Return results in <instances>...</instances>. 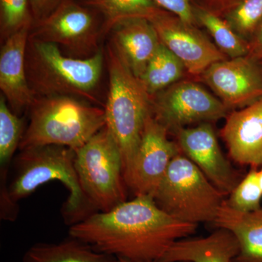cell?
<instances>
[{
	"mask_svg": "<svg viewBox=\"0 0 262 262\" xmlns=\"http://www.w3.org/2000/svg\"><path fill=\"white\" fill-rule=\"evenodd\" d=\"M198 226L165 213L152 196L139 195L89 215L71 226L69 233L127 262H158L176 241L195 233Z\"/></svg>",
	"mask_w": 262,
	"mask_h": 262,
	"instance_id": "1",
	"label": "cell"
},
{
	"mask_svg": "<svg viewBox=\"0 0 262 262\" xmlns=\"http://www.w3.org/2000/svg\"><path fill=\"white\" fill-rule=\"evenodd\" d=\"M19 149L58 145L77 151L106 125L104 108L72 96L36 97Z\"/></svg>",
	"mask_w": 262,
	"mask_h": 262,
	"instance_id": "2",
	"label": "cell"
},
{
	"mask_svg": "<svg viewBox=\"0 0 262 262\" xmlns=\"http://www.w3.org/2000/svg\"><path fill=\"white\" fill-rule=\"evenodd\" d=\"M76 151L67 146L46 145L20 150L13 160V174L7 189L15 203L53 181L62 183L70 192L62 208L68 225L94 214L80 187L75 168Z\"/></svg>",
	"mask_w": 262,
	"mask_h": 262,
	"instance_id": "3",
	"label": "cell"
},
{
	"mask_svg": "<svg viewBox=\"0 0 262 262\" xmlns=\"http://www.w3.org/2000/svg\"><path fill=\"white\" fill-rule=\"evenodd\" d=\"M103 52L89 58L67 56L53 43L29 34L26 69L31 89L36 97L67 96L96 102L95 90L102 74Z\"/></svg>",
	"mask_w": 262,
	"mask_h": 262,
	"instance_id": "4",
	"label": "cell"
},
{
	"mask_svg": "<svg viewBox=\"0 0 262 262\" xmlns=\"http://www.w3.org/2000/svg\"><path fill=\"white\" fill-rule=\"evenodd\" d=\"M108 67L110 88L104 108L106 125L121 150L125 180L139 147L146 119L152 114L151 96L113 47L108 48Z\"/></svg>",
	"mask_w": 262,
	"mask_h": 262,
	"instance_id": "5",
	"label": "cell"
},
{
	"mask_svg": "<svg viewBox=\"0 0 262 262\" xmlns=\"http://www.w3.org/2000/svg\"><path fill=\"white\" fill-rule=\"evenodd\" d=\"M75 168L95 213L110 211L127 201L122 151L106 125L76 151Z\"/></svg>",
	"mask_w": 262,
	"mask_h": 262,
	"instance_id": "6",
	"label": "cell"
},
{
	"mask_svg": "<svg viewBox=\"0 0 262 262\" xmlns=\"http://www.w3.org/2000/svg\"><path fill=\"white\" fill-rule=\"evenodd\" d=\"M225 196L180 153L172 160L153 198L173 218L198 225L214 222Z\"/></svg>",
	"mask_w": 262,
	"mask_h": 262,
	"instance_id": "7",
	"label": "cell"
},
{
	"mask_svg": "<svg viewBox=\"0 0 262 262\" xmlns=\"http://www.w3.org/2000/svg\"><path fill=\"white\" fill-rule=\"evenodd\" d=\"M104 32V19L82 1L64 0L47 18L34 24L30 35L62 47L74 58L94 56Z\"/></svg>",
	"mask_w": 262,
	"mask_h": 262,
	"instance_id": "8",
	"label": "cell"
},
{
	"mask_svg": "<svg viewBox=\"0 0 262 262\" xmlns=\"http://www.w3.org/2000/svg\"><path fill=\"white\" fill-rule=\"evenodd\" d=\"M153 117L174 134L192 124L226 118L229 111L220 98L192 80H180L151 97Z\"/></svg>",
	"mask_w": 262,
	"mask_h": 262,
	"instance_id": "9",
	"label": "cell"
},
{
	"mask_svg": "<svg viewBox=\"0 0 262 262\" xmlns=\"http://www.w3.org/2000/svg\"><path fill=\"white\" fill-rule=\"evenodd\" d=\"M148 20L158 33L160 42L182 62L189 75L201 77L213 63L228 59L196 26L160 9Z\"/></svg>",
	"mask_w": 262,
	"mask_h": 262,
	"instance_id": "10",
	"label": "cell"
},
{
	"mask_svg": "<svg viewBox=\"0 0 262 262\" xmlns=\"http://www.w3.org/2000/svg\"><path fill=\"white\" fill-rule=\"evenodd\" d=\"M168 134L152 114L147 117L132 166L125 179L127 187L135 196L153 198L172 160L182 153L177 141L168 139Z\"/></svg>",
	"mask_w": 262,
	"mask_h": 262,
	"instance_id": "11",
	"label": "cell"
},
{
	"mask_svg": "<svg viewBox=\"0 0 262 262\" xmlns=\"http://www.w3.org/2000/svg\"><path fill=\"white\" fill-rule=\"evenodd\" d=\"M200 77L229 111L262 98V63L248 56L216 62Z\"/></svg>",
	"mask_w": 262,
	"mask_h": 262,
	"instance_id": "12",
	"label": "cell"
},
{
	"mask_svg": "<svg viewBox=\"0 0 262 262\" xmlns=\"http://www.w3.org/2000/svg\"><path fill=\"white\" fill-rule=\"evenodd\" d=\"M173 134L181 152L221 192L226 196L230 194L243 178L222 152L211 124L184 127Z\"/></svg>",
	"mask_w": 262,
	"mask_h": 262,
	"instance_id": "13",
	"label": "cell"
},
{
	"mask_svg": "<svg viewBox=\"0 0 262 262\" xmlns=\"http://www.w3.org/2000/svg\"><path fill=\"white\" fill-rule=\"evenodd\" d=\"M220 134L234 162L251 168L261 167L262 98L229 112Z\"/></svg>",
	"mask_w": 262,
	"mask_h": 262,
	"instance_id": "14",
	"label": "cell"
},
{
	"mask_svg": "<svg viewBox=\"0 0 262 262\" xmlns=\"http://www.w3.org/2000/svg\"><path fill=\"white\" fill-rule=\"evenodd\" d=\"M31 29H24L4 40L0 51V89L16 115L29 110L36 96L26 69V53Z\"/></svg>",
	"mask_w": 262,
	"mask_h": 262,
	"instance_id": "15",
	"label": "cell"
},
{
	"mask_svg": "<svg viewBox=\"0 0 262 262\" xmlns=\"http://www.w3.org/2000/svg\"><path fill=\"white\" fill-rule=\"evenodd\" d=\"M110 32L117 56L140 78L161 44L155 27L147 18H130L120 20Z\"/></svg>",
	"mask_w": 262,
	"mask_h": 262,
	"instance_id": "16",
	"label": "cell"
},
{
	"mask_svg": "<svg viewBox=\"0 0 262 262\" xmlns=\"http://www.w3.org/2000/svg\"><path fill=\"white\" fill-rule=\"evenodd\" d=\"M238 241L232 232L219 228L207 237L179 239L158 262H232L238 256Z\"/></svg>",
	"mask_w": 262,
	"mask_h": 262,
	"instance_id": "17",
	"label": "cell"
},
{
	"mask_svg": "<svg viewBox=\"0 0 262 262\" xmlns=\"http://www.w3.org/2000/svg\"><path fill=\"white\" fill-rule=\"evenodd\" d=\"M213 225L232 232L238 241L239 253L234 262H262V207L243 213L225 201Z\"/></svg>",
	"mask_w": 262,
	"mask_h": 262,
	"instance_id": "18",
	"label": "cell"
},
{
	"mask_svg": "<svg viewBox=\"0 0 262 262\" xmlns=\"http://www.w3.org/2000/svg\"><path fill=\"white\" fill-rule=\"evenodd\" d=\"M118 258L98 252L89 244L70 237L58 244H37L29 248L23 262H117Z\"/></svg>",
	"mask_w": 262,
	"mask_h": 262,
	"instance_id": "19",
	"label": "cell"
},
{
	"mask_svg": "<svg viewBox=\"0 0 262 262\" xmlns=\"http://www.w3.org/2000/svg\"><path fill=\"white\" fill-rule=\"evenodd\" d=\"M185 72L182 62L161 43L139 79L152 97L182 80Z\"/></svg>",
	"mask_w": 262,
	"mask_h": 262,
	"instance_id": "20",
	"label": "cell"
},
{
	"mask_svg": "<svg viewBox=\"0 0 262 262\" xmlns=\"http://www.w3.org/2000/svg\"><path fill=\"white\" fill-rule=\"evenodd\" d=\"M194 13L198 25L208 31L215 46L227 58L248 56V42L239 37L225 19L194 5Z\"/></svg>",
	"mask_w": 262,
	"mask_h": 262,
	"instance_id": "21",
	"label": "cell"
},
{
	"mask_svg": "<svg viewBox=\"0 0 262 262\" xmlns=\"http://www.w3.org/2000/svg\"><path fill=\"white\" fill-rule=\"evenodd\" d=\"M104 19V32L120 20L130 18H149L161 9L151 0H84Z\"/></svg>",
	"mask_w": 262,
	"mask_h": 262,
	"instance_id": "22",
	"label": "cell"
},
{
	"mask_svg": "<svg viewBox=\"0 0 262 262\" xmlns=\"http://www.w3.org/2000/svg\"><path fill=\"white\" fill-rule=\"evenodd\" d=\"M23 119L10 108L4 96L0 97V165L1 169H8L14 159L16 149H19L23 137Z\"/></svg>",
	"mask_w": 262,
	"mask_h": 262,
	"instance_id": "23",
	"label": "cell"
},
{
	"mask_svg": "<svg viewBox=\"0 0 262 262\" xmlns=\"http://www.w3.org/2000/svg\"><path fill=\"white\" fill-rule=\"evenodd\" d=\"M229 195L225 203L236 211L248 213L261 208L262 189L258 168H251Z\"/></svg>",
	"mask_w": 262,
	"mask_h": 262,
	"instance_id": "24",
	"label": "cell"
},
{
	"mask_svg": "<svg viewBox=\"0 0 262 262\" xmlns=\"http://www.w3.org/2000/svg\"><path fill=\"white\" fill-rule=\"evenodd\" d=\"M223 18L248 42L262 22V0H243Z\"/></svg>",
	"mask_w": 262,
	"mask_h": 262,
	"instance_id": "25",
	"label": "cell"
},
{
	"mask_svg": "<svg viewBox=\"0 0 262 262\" xmlns=\"http://www.w3.org/2000/svg\"><path fill=\"white\" fill-rule=\"evenodd\" d=\"M34 20L29 0H0V32L2 39L24 29H32Z\"/></svg>",
	"mask_w": 262,
	"mask_h": 262,
	"instance_id": "26",
	"label": "cell"
},
{
	"mask_svg": "<svg viewBox=\"0 0 262 262\" xmlns=\"http://www.w3.org/2000/svg\"><path fill=\"white\" fill-rule=\"evenodd\" d=\"M157 6L169 13H173L183 21L196 26L192 0H151Z\"/></svg>",
	"mask_w": 262,
	"mask_h": 262,
	"instance_id": "27",
	"label": "cell"
},
{
	"mask_svg": "<svg viewBox=\"0 0 262 262\" xmlns=\"http://www.w3.org/2000/svg\"><path fill=\"white\" fill-rule=\"evenodd\" d=\"M1 187H0V216L2 220L14 222L18 214V203L12 200L7 189L8 171L1 170Z\"/></svg>",
	"mask_w": 262,
	"mask_h": 262,
	"instance_id": "28",
	"label": "cell"
},
{
	"mask_svg": "<svg viewBox=\"0 0 262 262\" xmlns=\"http://www.w3.org/2000/svg\"><path fill=\"white\" fill-rule=\"evenodd\" d=\"M64 0H29L34 25L47 18Z\"/></svg>",
	"mask_w": 262,
	"mask_h": 262,
	"instance_id": "29",
	"label": "cell"
},
{
	"mask_svg": "<svg viewBox=\"0 0 262 262\" xmlns=\"http://www.w3.org/2000/svg\"><path fill=\"white\" fill-rule=\"evenodd\" d=\"M248 56L256 61H262V22L248 41Z\"/></svg>",
	"mask_w": 262,
	"mask_h": 262,
	"instance_id": "30",
	"label": "cell"
},
{
	"mask_svg": "<svg viewBox=\"0 0 262 262\" xmlns=\"http://www.w3.org/2000/svg\"><path fill=\"white\" fill-rule=\"evenodd\" d=\"M221 3L228 5V6L234 7L239 4L243 0H219Z\"/></svg>",
	"mask_w": 262,
	"mask_h": 262,
	"instance_id": "31",
	"label": "cell"
},
{
	"mask_svg": "<svg viewBox=\"0 0 262 262\" xmlns=\"http://www.w3.org/2000/svg\"><path fill=\"white\" fill-rule=\"evenodd\" d=\"M258 179H259L260 185L262 189V166L260 170H258Z\"/></svg>",
	"mask_w": 262,
	"mask_h": 262,
	"instance_id": "32",
	"label": "cell"
},
{
	"mask_svg": "<svg viewBox=\"0 0 262 262\" xmlns=\"http://www.w3.org/2000/svg\"><path fill=\"white\" fill-rule=\"evenodd\" d=\"M119 259L121 260V261H122V262H127V261H125V260L121 259V258H119ZM182 262H189V261H182Z\"/></svg>",
	"mask_w": 262,
	"mask_h": 262,
	"instance_id": "33",
	"label": "cell"
},
{
	"mask_svg": "<svg viewBox=\"0 0 262 262\" xmlns=\"http://www.w3.org/2000/svg\"><path fill=\"white\" fill-rule=\"evenodd\" d=\"M117 262H122V261H121V260L119 259V258H118V261H117Z\"/></svg>",
	"mask_w": 262,
	"mask_h": 262,
	"instance_id": "34",
	"label": "cell"
},
{
	"mask_svg": "<svg viewBox=\"0 0 262 262\" xmlns=\"http://www.w3.org/2000/svg\"><path fill=\"white\" fill-rule=\"evenodd\" d=\"M261 63H262V61L261 62Z\"/></svg>",
	"mask_w": 262,
	"mask_h": 262,
	"instance_id": "35",
	"label": "cell"
},
{
	"mask_svg": "<svg viewBox=\"0 0 262 262\" xmlns=\"http://www.w3.org/2000/svg\"><path fill=\"white\" fill-rule=\"evenodd\" d=\"M232 262H234V261H232Z\"/></svg>",
	"mask_w": 262,
	"mask_h": 262,
	"instance_id": "36",
	"label": "cell"
}]
</instances>
